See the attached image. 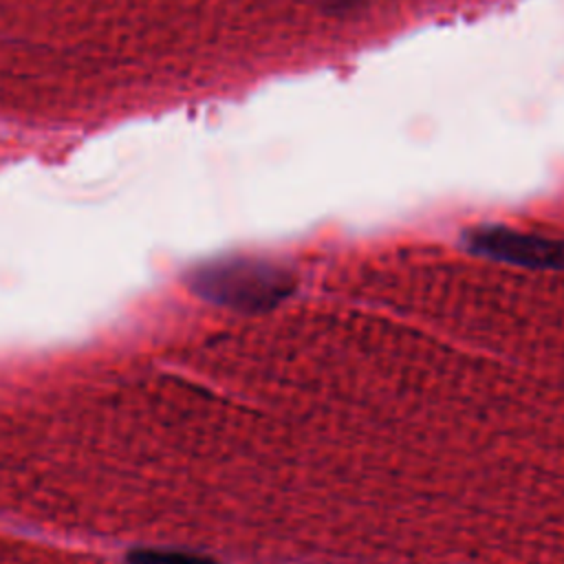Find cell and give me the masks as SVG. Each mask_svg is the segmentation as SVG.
Here are the masks:
<instances>
[{
	"mask_svg": "<svg viewBox=\"0 0 564 564\" xmlns=\"http://www.w3.org/2000/svg\"><path fill=\"white\" fill-rule=\"evenodd\" d=\"M200 291L216 302L249 311L273 308L286 300L293 289V275L260 260H234L207 269L198 282Z\"/></svg>",
	"mask_w": 564,
	"mask_h": 564,
	"instance_id": "6da1fadb",
	"label": "cell"
},
{
	"mask_svg": "<svg viewBox=\"0 0 564 564\" xmlns=\"http://www.w3.org/2000/svg\"><path fill=\"white\" fill-rule=\"evenodd\" d=\"M469 251L529 269L564 271V242L509 229L502 225H482L465 234Z\"/></svg>",
	"mask_w": 564,
	"mask_h": 564,
	"instance_id": "7a4b0ae2",
	"label": "cell"
}]
</instances>
